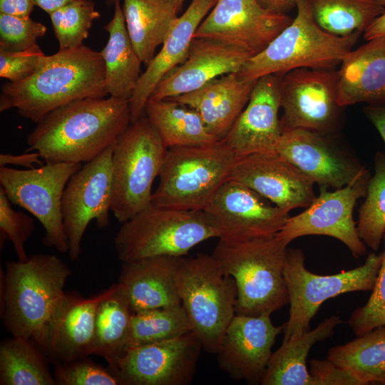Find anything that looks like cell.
Segmentation results:
<instances>
[{
    "label": "cell",
    "instance_id": "6da1fadb",
    "mask_svg": "<svg viewBox=\"0 0 385 385\" xmlns=\"http://www.w3.org/2000/svg\"><path fill=\"white\" fill-rule=\"evenodd\" d=\"M131 123L129 100L109 96L76 100L39 120L27 135L26 151L45 163H83L114 145Z\"/></svg>",
    "mask_w": 385,
    "mask_h": 385
},
{
    "label": "cell",
    "instance_id": "7a4b0ae2",
    "mask_svg": "<svg viewBox=\"0 0 385 385\" xmlns=\"http://www.w3.org/2000/svg\"><path fill=\"white\" fill-rule=\"evenodd\" d=\"M106 96L102 56L82 45L45 55L29 77L4 84L0 112L16 108L20 115L37 123L71 102Z\"/></svg>",
    "mask_w": 385,
    "mask_h": 385
},
{
    "label": "cell",
    "instance_id": "3957f363",
    "mask_svg": "<svg viewBox=\"0 0 385 385\" xmlns=\"http://www.w3.org/2000/svg\"><path fill=\"white\" fill-rule=\"evenodd\" d=\"M71 274L58 256L34 254L1 269L0 315L11 336L41 341Z\"/></svg>",
    "mask_w": 385,
    "mask_h": 385
},
{
    "label": "cell",
    "instance_id": "277c9868",
    "mask_svg": "<svg viewBox=\"0 0 385 385\" xmlns=\"http://www.w3.org/2000/svg\"><path fill=\"white\" fill-rule=\"evenodd\" d=\"M287 244L276 236L241 242L219 239L212 256L236 284V314H272L289 303L284 276Z\"/></svg>",
    "mask_w": 385,
    "mask_h": 385
},
{
    "label": "cell",
    "instance_id": "5b68a950",
    "mask_svg": "<svg viewBox=\"0 0 385 385\" xmlns=\"http://www.w3.org/2000/svg\"><path fill=\"white\" fill-rule=\"evenodd\" d=\"M296 17L237 73L246 81L267 75L283 76L297 68L334 69L350 51L361 34L332 35L315 22L307 0H298Z\"/></svg>",
    "mask_w": 385,
    "mask_h": 385
},
{
    "label": "cell",
    "instance_id": "8992f818",
    "mask_svg": "<svg viewBox=\"0 0 385 385\" xmlns=\"http://www.w3.org/2000/svg\"><path fill=\"white\" fill-rule=\"evenodd\" d=\"M236 157L222 141L168 148L151 203L183 210H203L230 178Z\"/></svg>",
    "mask_w": 385,
    "mask_h": 385
},
{
    "label": "cell",
    "instance_id": "52a82bcc",
    "mask_svg": "<svg viewBox=\"0 0 385 385\" xmlns=\"http://www.w3.org/2000/svg\"><path fill=\"white\" fill-rule=\"evenodd\" d=\"M177 285L181 304L202 350L216 354L236 314L234 279L224 273L212 255L198 254L183 257Z\"/></svg>",
    "mask_w": 385,
    "mask_h": 385
},
{
    "label": "cell",
    "instance_id": "ba28073f",
    "mask_svg": "<svg viewBox=\"0 0 385 385\" xmlns=\"http://www.w3.org/2000/svg\"><path fill=\"white\" fill-rule=\"evenodd\" d=\"M218 237L202 210L150 204L122 223L113 245L120 262L155 256L184 257L198 244Z\"/></svg>",
    "mask_w": 385,
    "mask_h": 385
},
{
    "label": "cell",
    "instance_id": "9c48e42d",
    "mask_svg": "<svg viewBox=\"0 0 385 385\" xmlns=\"http://www.w3.org/2000/svg\"><path fill=\"white\" fill-rule=\"evenodd\" d=\"M167 148L148 118L132 122L114 144L111 211L120 223L151 204Z\"/></svg>",
    "mask_w": 385,
    "mask_h": 385
},
{
    "label": "cell",
    "instance_id": "30bf717a",
    "mask_svg": "<svg viewBox=\"0 0 385 385\" xmlns=\"http://www.w3.org/2000/svg\"><path fill=\"white\" fill-rule=\"evenodd\" d=\"M382 254L370 253L364 263L354 269L330 275L309 271L300 249H287L284 276L289 297V318L283 324L286 342L310 330V322L322 304L342 294L371 291L381 264Z\"/></svg>",
    "mask_w": 385,
    "mask_h": 385
},
{
    "label": "cell",
    "instance_id": "8fae6325",
    "mask_svg": "<svg viewBox=\"0 0 385 385\" xmlns=\"http://www.w3.org/2000/svg\"><path fill=\"white\" fill-rule=\"evenodd\" d=\"M81 166V163H45L26 170L0 167V185L11 202L33 215L45 230L43 244L61 253L68 252L63 194L69 179Z\"/></svg>",
    "mask_w": 385,
    "mask_h": 385
},
{
    "label": "cell",
    "instance_id": "7c38bea8",
    "mask_svg": "<svg viewBox=\"0 0 385 385\" xmlns=\"http://www.w3.org/2000/svg\"><path fill=\"white\" fill-rule=\"evenodd\" d=\"M202 344L192 332L127 349L108 370L120 385H188L196 372Z\"/></svg>",
    "mask_w": 385,
    "mask_h": 385
},
{
    "label": "cell",
    "instance_id": "4fadbf2b",
    "mask_svg": "<svg viewBox=\"0 0 385 385\" xmlns=\"http://www.w3.org/2000/svg\"><path fill=\"white\" fill-rule=\"evenodd\" d=\"M369 173L343 188L328 190L319 187V195L301 213L289 217L276 237L289 245L306 235H326L344 243L354 258L363 256L366 245L359 237L353 212L357 200L365 197Z\"/></svg>",
    "mask_w": 385,
    "mask_h": 385
},
{
    "label": "cell",
    "instance_id": "5bb4252c",
    "mask_svg": "<svg viewBox=\"0 0 385 385\" xmlns=\"http://www.w3.org/2000/svg\"><path fill=\"white\" fill-rule=\"evenodd\" d=\"M202 211L218 238L228 242L273 237L289 217V212L230 178Z\"/></svg>",
    "mask_w": 385,
    "mask_h": 385
},
{
    "label": "cell",
    "instance_id": "9a60e30c",
    "mask_svg": "<svg viewBox=\"0 0 385 385\" xmlns=\"http://www.w3.org/2000/svg\"><path fill=\"white\" fill-rule=\"evenodd\" d=\"M282 130L305 129L329 133L339 115L338 72L334 69L297 68L280 82Z\"/></svg>",
    "mask_w": 385,
    "mask_h": 385
},
{
    "label": "cell",
    "instance_id": "2e32d148",
    "mask_svg": "<svg viewBox=\"0 0 385 385\" xmlns=\"http://www.w3.org/2000/svg\"><path fill=\"white\" fill-rule=\"evenodd\" d=\"M114 145L85 163L69 179L62 197V214L69 258L78 260L85 231L93 220L98 228L109 224L111 158Z\"/></svg>",
    "mask_w": 385,
    "mask_h": 385
},
{
    "label": "cell",
    "instance_id": "e0dca14e",
    "mask_svg": "<svg viewBox=\"0 0 385 385\" xmlns=\"http://www.w3.org/2000/svg\"><path fill=\"white\" fill-rule=\"evenodd\" d=\"M326 134L305 129L283 131L275 152L319 187L341 188L369 173L352 153Z\"/></svg>",
    "mask_w": 385,
    "mask_h": 385
},
{
    "label": "cell",
    "instance_id": "ac0fdd59",
    "mask_svg": "<svg viewBox=\"0 0 385 385\" xmlns=\"http://www.w3.org/2000/svg\"><path fill=\"white\" fill-rule=\"evenodd\" d=\"M292 19L262 8L256 0H217L194 38L214 40L245 50L262 51Z\"/></svg>",
    "mask_w": 385,
    "mask_h": 385
},
{
    "label": "cell",
    "instance_id": "d6986e66",
    "mask_svg": "<svg viewBox=\"0 0 385 385\" xmlns=\"http://www.w3.org/2000/svg\"><path fill=\"white\" fill-rule=\"evenodd\" d=\"M270 315L236 314L230 323L216 354L220 369L231 379L261 383L272 348L284 328L275 326Z\"/></svg>",
    "mask_w": 385,
    "mask_h": 385
},
{
    "label": "cell",
    "instance_id": "ffe728a7",
    "mask_svg": "<svg viewBox=\"0 0 385 385\" xmlns=\"http://www.w3.org/2000/svg\"><path fill=\"white\" fill-rule=\"evenodd\" d=\"M230 178L289 212L307 207L317 197L314 183L276 152L236 158Z\"/></svg>",
    "mask_w": 385,
    "mask_h": 385
},
{
    "label": "cell",
    "instance_id": "44dd1931",
    "mask_svg": "<svg viewBox=\"0 0 385 385\" xmlns=\"http://www.w3.org/2000/svg\"><path fill=\"white\" fill-rule=\"evenodd\" d=\"M114 287L88 298L65 293L37 344L48 361L54 364L92 355L97 307Z\"/></svg>",
    "mask_w": 385,
    "mask_h": 385
},
{
    "label": "cell",
    "instance_id": "7402d4cb",
    "mask_svg": "<svg viewBox=\"0 0 385 385\" xmlns=\"http://www.w3.org/2000/svg\"><path fill=\"white\" fill-rule=\"evenodd\" d=\"M281 79L272 74L256 81L247 105L221 140L236 158L275 152L282 133L279 118Z\"/></svg>",
    "mask_w": 385,
    "mask_h": 385
},
{
    "label": "cell",
    "instance_id": "603a6c76",
    "mask_svg": "<svg viewBox=\"0 0 385 385\" xmlns=\"http://www.w3.org/2000/svg\"><path fill=\"white\" fill-rule=\"evenodd\" d=\"M251 56L235 46L194 38L185 60L159 82L149 99L174 98L195 91L222 75L238 73Z\"/></svg>",
    "mask_w": 385,
    "mask_h": 385
},
{
    "label": "cell",
    "instance_id": "cb8c5ba5",
    "mask_svg": "<svg viewBox=\"0 0 385 385\" xmlns=\"http://www.w3.org/2000/svg\"><path fill=\"white\" fill-rule=\"evenodd\" d=\"M217 0H192L174 21L162 48L142 72L129 100L131 123L145 115V107L159 82L186 58L195 33Z\"/></svg>",
    "mask_w": 385,
    "mask_h": 385
},
{
    "label": "cell",
    "instance_id": "d4e9b609",
    "mask_svg": "<svg viewBox=\"0 0 385 385\" xmlns=\"http://www.w3.org/2000/svg\"><path fill=\"white\" fill-rule=\"evenodd\" d=\"M183 257L163 255L121 262L117 283L133 314L181 304L177 275Z\"/></svg>",
    "mask_w": 385,
    "mask_h": 385
},
{
    "label": "cell",
    "instance_id": "484cf974",
    "mask_svg": "<svg viewBox=\"0 0 385 385\" xmlns=\"http://www.w3.org/2000/svg\"><path fill=\"white\" fill-rule=\"evenodd\" d=\"M256 81L243 80L237 73H230L170 99L195 110L209 132L221 140L247 105Z\"/></svg>",
    "mask_w": 385,
    "mask_h": 385
},
{
    "label": "cell",
    "instance_id": "4316f807",
    "mask_svg": "<svg viewBox=\"0 0 385 385\" xmlns=\"http://www.w3.org/2000/svg\"><path fill=\"white\" fill-rule=\"evenodd\" d=\"M338 72V104L385 103V36L377 37L343 58Z\"/></svg>",
    "mask_w": 385,
    "mask_h": 385
},
{
    "label": "cell",
    "instance_id": "83f0119b",
    "mask_svg": "<svg viewBox=\"0 0 385 385\" xmlns=\"http://www.w3.org/2000/svg\"><path fill=\"white\" fill-rule=\"evenodd\" d=\"M103 28L108 33V41L100 51L105 66L106 91L110 96L130 100L142 73L143 62L128 34L120 0Z\"/></svg>",
    "mask_w": 385,
    "mask_h": 385
},
{
    "label": "cell",
    "instance_id": "f1b7e54d",
    "mask_svg": "<svg viewBox=\"0 0 385 385\" xmlns=\"http://www.w3.org/2000/svg\"><path fill=\"white\" fill-rule=\"evenodd\" d=\"M121 6L132 44L147 66L178 17L177 0H123Z\"/></svg>",
    "mask_w": 385,
    "mask_h": 385
},
{
    "label": "cell",
    "instance_id": "f546056e",
    "mask_svg": "<svg viewBox=\"0 0 385 385\" xmlns=\"http://www.w3.org/2000/svg\"><path fill=\"white\" fill-rule=\"evenodd\" d=\"M343 323L339 316H332L313 330L282 342L272 353L261 380L262 385H315L307 367V358L314 344L331 337L336 327Z\"/></svg>",
    "mask_w": 385,
    "mask_h": 385
},
{
    "label": "cell",
    "instance_id": "4dcf8cb0",
    "mask_svg": "<svg viewBox=\"0 0 385 385\" xmlns=\"http://www.w3.org/2000/svg\"><path fill=\"white\" fill-rule=\"evenodd\" d=\"M145 115L167 148L218 141L195 110L170 98L149 99L145 107Z\"/></svg>",
    "mask_w": 385,
    "mask_h": 385
},
{
    "label": "cell",
    "instance_id": "1f68e13d",
    "mask_svg": "<svg viewBox=\"0 0 385 385\" xmlns=\"http://www.w3.org/2000/svg\"><path fill=\"white\" fill-rule=\"evenodd\" d=\"M327 359L351 373L361 385H385V325L330 348Z\"/></svg>",
    "mask_w": 385,
    "mask_h": 385
},
{
    "label": "cell",
    "instance_id": "d6a6232c",
    "mask_svg": "<svg viewBox=\"0 0 385 385\" xmlns=\"http://www.w3.org/2000/svg\"><path fill=\"white\" fill-rule=\"evenodd\" d=\"M133 312L118 283L99 303L96 314L92 355L113 362L125 351Z\"/></svg>",
    "mask_w": 385,
    "mask_h": 385
},
{
    "label": "cell",
    "instance_id": "836d02e7",
    "mask_svg": "<svg viewBox=\"0 0 385 385\" xmlns=\"http://www.w3.org/2000/svg\"><path fill=\"white\" fill-rule=\"evenodd\" d=\"M46 356L32 341L12 336L0 344L1 385H56Z\"/></svg>",
    "mask_w": 385,
    "mask_h": 385
},
{
    "label": "cell",
    "instance_id": "e575fe53",
    "mask_svg": "<svg viewBox=\"0 0 385 385\" xmlns=\"http://www.w3.org/2000/svg\"><path fill=\"white\" fill-rule=\"evenodd\" d=\"M312 15L325 31L338 36L364 33L385 11L376 0H307Z\"/></svg>",
    "mask_w": 385,
    "mask_h": 385
},
{
    "label": "cell",
    "instance_id": "d590c367",
    "mask_svg": "<svg viewBox=\"0 0 385 385\" xmlns=\"http://www.w3.org/2000/svg\"><path fill=\"white\" fill-rule=\"evenodd\" d=\"M190 332H192L191 324L182 304L133 313L126 349L173 339Z\"/></svg>",
    "mask_w": 385,
    "mask_h": 385
},
{
    "label": "cell",
    "instance_id": "8d00e7d4",
    "mask_svg": "<svg viewBox=\"0 0 385 385\" xmlns=\"http://www.w3.org/2000/svg\"><path fill=\"white\" fill-rule=\"evenodd\" d=\"M374 160V174L359 210L356 228L364 243L377 251L385 232V153L377 152Z\"/></svg>",
    "mask_w": 385,
    "mask_h": 385
},
{
    "label": "cell",
    "instance_id": "74e56055",
    "mask_svg": "<svg viewBox=\"0 0 385 385\" xmlns=\"http://www.w3.org/2000/svg\"><path fill=\"white\" fill-rule=\"evenodd\" d=\"M59 49L83 45L93 22L101 16L92 0H78L48 14Z\"/></svg>",
    "mask_w": 385,
    "mask_h": 385
},
{
    "label": "cell",
    "instance_id": "f35d334b",
    "mask_svg": "<svg viewBox=\"0 0 385 385\" xmlns=\"http://www.w3.org/2000/svg\"><path fill=\"white\" fill-rule=\"evenodd\" d=\"M4 189L0 187V245L6 240L14 247L18 260L29 259L25 244L34 230V219L21 211L15 210Z\"/></svg>",
    "mask_w": 385,
    "mask_h": 385
},
{
    "label": "cell",
    "instance_id": "ab89813d",
    "mask_svg": "<svg viewBox=\"0 0 385 385\" xmlns=\"http://www.w3.org/2000/svg\"><path fill=\"white\" fill-rule=\"evenodd\" d=\"M381 264L371 294L366 303L351 314L348 324L359 336L385 325V232Z\"/></svg>",
    "mask_w": 385,
    "mask_h": 385
},
{
    "label": "cell",
    "instance_id": "60d3db41",
    "mask_svg": "<svg viewBox=\"0 0 385 385\" xmlns=\"http://www.w3.org/2000/svg\"><path fill=\"white\" fill-rule=\"evenodd\" d=\"M46 27L29 17L0 13V50L20 51L29 49L43 37Z\"/></svg>",
    "mask_w": 385,
    "mask_h": 385
},
{
    "label": "cell",
    "instance_id": "b9f144b4",
    "mask_svg": "<svg viewBox=\"0 0 385 385\" xmlns=\"http://www.w3.org/2000/svg\"><path fill=\"white\" fill-rule=\"evenodd\" d=\"M56 385H120L117 378L88 357L54 364Z\"/></svg>",
    "mask_w": 385,
    "mask_h": 385
},
{
    "label": "cell",
    "instance_id": "7bdbcfd3",
    "mask_svg": "<svg viewBox=\"0 0 385 385\" xmlns=\"http://www.w3.org/2000/svg\"><path fill=\"white\" fill-rule=\"evenodd\" d=\"M45 55L38 44L20 51L0 50V77L9 82L24 80L34 73Z\"/></svg>",
    "mask_w": 385,
    "mask_h": 385
},
{
    "label": "cell",
    "instance_id": "ee69618b",
    "mask_svg": "<svg viewBox=\"0 0 385 385\" xmlns=\"http://www.w3.org/2000/svg\"><path fill=\"white\" fill-rule=\"evenodd\" d=\"M309 362L315 385H361L351 373L327 359H312Z\"/></svg>",
    "mask_w": 385,
    "mask_h": 385
},
{
    "label": "cell",
    "instance_id": "f6af8a7d",
    "mask_svg": "<svg viewBox=\"0 0 385 385\" xmlns=\"http://www.w3.org/2000/svg\"><path fill=\"white\" fill-rule=\"evenodd\" d=\"M41 159V156L36 151H26V153L19 155L1 153L0 155V167L14 165L33 168L34 164H38L39 166L43 165Z\"/></svg>",
    "mask_w": 385,
    "mask_h": 385
},
{
    "label": "cell",
    "instance_id": "bcb514c9",
    "mask_svg": "<svg viewBox=\"0 0 385 385\" xmlns=\"http://www.w3.org/2000/svg\"><path fill=\"white\" fill-rule=\"evenodd\" d=\"M35 6L34 0H0V13L29 17Z\"/></svg>",
    "mask_w": 385,
    "mask_h": 385
},
{
    "label": "cell",
    "instance_id": "7dc6e473",
    "mask_svg": "<svg viewBox=\"0 0 385 385\" xmlns=\"http://www.w3.org/2000/svg\"><path fill=\"white\" fill-rule=\"evenodd\" d=\"M363 111L385 143V103L366 105Z\"/></svg>",
    "mask_w": 385,
    "mask_h": 385
},
{
    "label": "cell",
    "instance_id": "c3c4849f",
    "mask_svg": "<svg viewBox=\"0 0 385 385\" xmlns=\"http://www.w3.org/2000/svg\"><path fill=\"white\" fill-rule=\"evenodd\" d=\"M264 9L276 12L286 14V12L296 7L298 0H256Z\"/></svg>",
    "mask_w": 385,
    "mask_h": 385
},
{
    "label": "cell",
    "instance_id": "681fc988",
    "mask_svg": "<svg viewBox=\"0 0 385 385\" xmlns=\"http://www.w3.org/2000/svg\"><path fill=\"white\" fill-rule=\"evenodd\" d=\"M381 36H385V11L364 32V37L366 41Z\"/></svg>",
    "mask_w": 385,
    "mask_h": 385
},
{
    "label": "cell",
    "instance_id": "f907efd6",
    "mask_svg": "<svg viewBox=\"0 0 385 385\" xmlns=\"http://www.w3.org/2000/svg\"><path fill=\"white\" fill-rule=\"evenodd\" d=\"M35 5L48 14L68 4L78 0H34Z\"/></svg>",
    "mask_w": 385,
    "mask_h": 385
},
{
    "label": "cell",
    "instance_id": "816d5d0a",
    "mask_svg": "<svg viewBox=\"0 0 385 385\" xmlns=\"http://www.w3.org/2000/svg\"><path fill=\"white\" fill-rule=\"evenodd\" d=\"M184 1L185 0H177V4L179 11L182 9Z\"/></svg>",
    "mask_w": 385,
    "mask_h": 385
},
{
    "label": "cell",
    "instance_id": "f5cc1de1",
    "mask_svg": "<svg viewBox=\"0 0 385 385\" xmlns=\"http://www.w3.org/2000/svg\"><path fill=\"white\" fill-rule=\"evenodd\" d=\"M118 0H105V3L108 5V6H112L115 4V2L117 1Z\"/></svg>",
    "mask_w": 385,
    "mask_h": 385
},
{
    "label": "cell",
    "instance_id": "db71d44e",
    "mask_svg": "<svg viewBox=\"0 0 385 385\" xmlns=\"http://www.w3.org/2000/svg\"><path fill=\"white\" fill-rule=\"evenodd\" d=\"M381 5L385 7V0H376Z\"/></svg>",
    "mask_w": 385,
    "mask_h": 385
}]
</instances>
